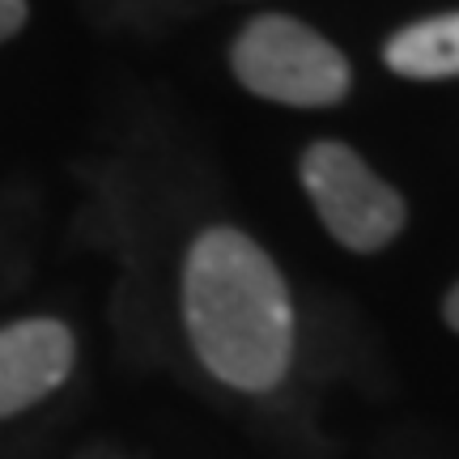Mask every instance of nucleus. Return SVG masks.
Wrapping results in <instances>:
<instances>
[{"label": "nucleus", "instance_id": "nucleus-4", "mask_svg": "<svg viewBox=\"0 0 459 459\" xmlns=\"http://www.w3.org/2000/svg\"><path fill=\"white\" fill-rule=\"evenodd\" d=\"M77 366V336L60 319H17L0 328V421L43 404Z\"/></svg>", "mask_w": 459, "mask_h": 459}, {"label": "nucleus", "instance_id": "nucleus-6", "mask_svg": "<svg viewBox=\"0 0 459 459\" xmlns=\"http://www.w3.org/2000/svg\"><path fill=\"white\" fill-rule=\"evenodd\" d=\"M30 17V4L26 0H0V43H9Z\"/></svg>", "mask_w": 459, "mask_h": 459}, {"label": "nucleus", "instance_id": "nucleus-5", "mask_svg": "<svg viewBox=\"0 0 459 459\" xmlns=\"http://www.w3.org/2000/svg\"><path fill=\"white\" fill-rule=\"evenodd\" d=\"M383 60L392 73L412 82L459 77V13H438L395 30L383 48Z\"/></svg>", "mask_w": 459, "mask_h": 459}, {"label": "nucleus", "instance_id": "nucleus-2", "mask_svg": "<svg viewBox=\"0 0 459 459\" xmlns=\"http://www.w3.org/2000/svg\"><path fill=\"white\" fill-rule=\"evenodd\" d=\"M230 68L243 90L281 107H336L353 82L344 51L285 13L247 22L230 48Z\"/></svg>", "mask_w": 459, "mask_h": 459}, {"label": "nucleus", "instance_id": "nucleus-1", "mask_svg": "<svg viewBox=\"0 0 459 459\" xmlns=\"http://www.w3.org/2000/svg\"><path fill=\"white\" fill-rule=\"evenodd\" d=\"M183 324L200 366L234 392H273L290 375V285L243 230L213 226L192 243L183 264Z\"/></svg>", "mask_w": 459, "mask_h": 459}, {"label": "nucleus", "instance_id": "nucleus-3", "mask_svg": "<svg viewBox=\"0 0 459 459\" xmlns=\"http://www.w3.org/2000/svg\"><path fill=\"white\" fill-rule=\"evenodd\" d=\"M298 175H302V187H307L319 221L349 251H358V255L383 251L404 230L409 209H404L400 192L378 179L358 149L341 145V141H315L302 153Z\"/></svg>", "mask_w": 459, "mask_h": 459}, {"label": "nucleus", "instance_id": "nucleus-7", "mask_svg": "<svg viewBox=\"0 0 459 459\" xmlns=\"http://www.w3.org/2000/svg\"><path fill=\"white\" fill-rule=\"evenodd\" d=\"M443 315H446V324H451V328L459 332V285H455V290H451V294H446V302H443Z\"/></svg>", "mask_w": 459, "mask_h": 459}]
</instances>
